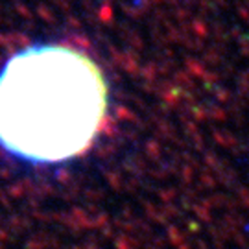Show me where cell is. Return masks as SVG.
<instances>
[{
  "label": "cell",
  "instance_id": "cell-1",
  "mask_svg": "<svg viewBox=\"0 0 249 249\" xmlns=\"http://www.w3.org/2000/svg\"><path fill=\"white\" fill-rule=\"evenodd\" d=\"M106 96L85 53L61 45L18 52L0 72V146L30 162L72 159L94 141Z\"/></svg>",
  "mask_w": 249,
  "mask_h": 249
}]
</instances>
